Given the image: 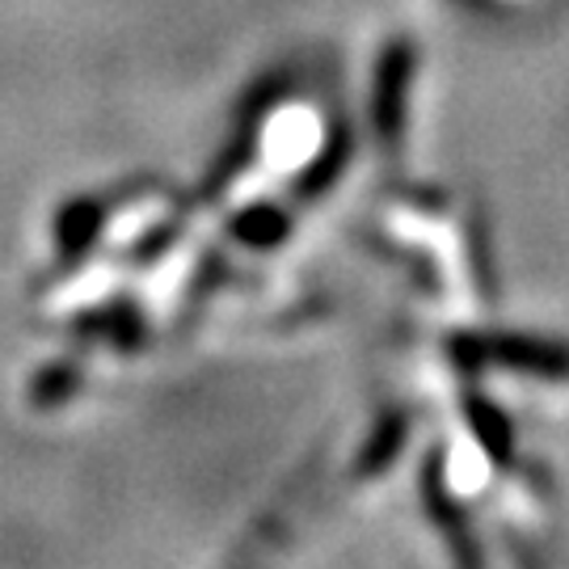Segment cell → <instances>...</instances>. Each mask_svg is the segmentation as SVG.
<instances>
[{"instance_id": "cell-1", "label": "cell", "mask_w": 569, "mask_h": 569, "mask_svg": "<svg viewBox=\"0 0 569 569\" xmlns=\"http://www.w3.org/2000/svg\"><path fill=\"white\" fill-rule=\"evenodd\" d=\"M460 363L472 367H510V371H528V376H545V380H566L569 376V350L545 338H523V333H477V338H460L456 342Z\"/></svg>"}, {"instance_id": "cell-2", "label": "cell", "mask_w": 569, "mask_h": 569, "mask_svg": "<svg viewBox=\"0 0 569 569\" xmlns=\"http://www.w3.org/2000/svg\"><path fill=\"white\" fill-rule=\"evenodd\" d=\"M409 77H413V47L397 42L385 51V63L376 72V98H371V114H376V131L388 148L401 143L406 131V102H409Z\"/></svg>"}, {"instance_id": "cell-3", "label": "cell", "mask_w": 569, "mask_h": 569, "mask_svg": "<svg viewBox=\"0 0 569 569\" xmlns=\"http://www.w3.org/2000/svg\"><path fill=\"white\" fill-rule=\"evenodd\" d=\"M427 510H430V519L439 523V536L448 540L451 566L456 569H486V561H481V545H477V536L468 531L465 510L456 507V498L448 493V486H439L435 468L427 472Z\"/></svg>"}, {"instance_id": "cell-4", "label": "cell", "mask_w": 569, "mask_h": 569, "mask_svg": "<svg viewBox=\"0 0 569 569\" xmlns=\"http://www.w3.org/2000/svg\"><path fill=\"white\" fill-rule=\"evenodd\" d=\"M465 413H468V422H472V435L486 443V451L498 460V465H507V456H510V427L493 413V406H486L481 397H472L468 392L465 397Z\"/></svg>"}, {"instance_id": "cell-5", "label": "cell", "mask_w": 569, "mask_h": 569, "mask_svg": "<svg viewBox=\"0 0 569 569\" xmlns=\"http://www.w3.org/2000/svg\"><path fill=\"white\" fill-rule=\"evenodd\" d=\"M232 232L249 244H274V241H283L287 216L279 211V207H253V211H244L241 220H237Z\"/></svg>"}, {"instance_id": "cell-6", "label": "cell", "mask_w": 569, "mask_h": 569, "mask_svg": "<svg viewBox=\"0 0 569 569\" xmlns=\"http://www.w3.org/2000/svg\"><path fill=\"white\" fill-rule=\"evenodd\" d=\"M93 232H98V207L93 203H72L60 216V249L63 253H81Z\"/></svg>"}, {"instance_id": "cell-7", "label": "cell", "mask_w": 569, "mask_h": 569, "mask_svg": "<svg viewBox=\"0 0 569 569\" xmlns=\"http://www.w3.org/2000/svg\"><path fill=\"white\" fill-rule=\"evenodd\" d=\"M401 439H406V422L397 418V422H385V427H376V439H371V448L363 451V472H380L388 468V460L397 456L401 448Z\"/></svg>"}, {"instance_id": "cell-8", "label": "cell", "mask_w": 569, "mask_h": 569, "mask_svg": "<svg viewBox=\"0 0 569 569\" xmlns=\"http://www.w3.org/2000/svg\"><path fill=\"white\" fill-rule=\"evenodd\" d=\"M72 388H77V371H72V363L47 367V371H39V380H34V401H39V406H51V401L68 397Z\"/></svg>"}]
</instances>
